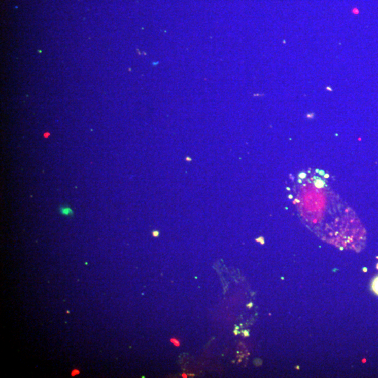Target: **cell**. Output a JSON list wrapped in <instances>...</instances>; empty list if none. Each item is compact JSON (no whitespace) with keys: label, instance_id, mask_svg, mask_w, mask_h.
Instances as JSON below:
<instances>
[{"label":"cell","instance_id":"cell-1","mask_svg":"<svg viewBox=\"0 0 378 378\" xmlns=\"http://www.w3.org/2000/svg\"><path fill=\"white\" fill-rule=\"evenodd\" d=\"M291 198L302 219L318 230L333 229L335 235L348 233L347 228L357 226L355 213L327 184L313 173L298 175ZM325 231V232H326Z\"/></svg>","mask_w":378,"mask_h":378},{"label":"cell","instance_id":"cell-2","mask_svg":"<svg viewBox=\"0 0 378 378\" xmlns=\"http://www.w3.org/2000/svg\"><path fill=\"white\" fill-rule=\"evenodd\" d=\"M59 210H60V213H61L62 215L67 216V217H69V216H72L73 215V210H72L71 208H69V207L60 206V209Z\"/></svg>","mask_w":378,"mask_h":378},{"label":"cell","instance_id":"cell-3","mask_svg":"<svg viewBox=\"0 0 378 378\" xmlns=\"http://www.w3.org/2000/svg\"><path fill=\"white\" fill-rule=\"evenodd\" d=\"M372 288L374 292L378 295V276L373 280V282H372Z\"/></svg>","mask_w":378,"mask_h":378},{"label":"cell","instance_id":"cell-4","mask_svg":"<svg viewBox=\"0 0 378 378\" xmlns=\"http://www.w3.org/2000/svg\"><path fill=\"white\" fill-rule=\"evenodd\" d=\"M171 342H173V344H175L176 346H180V343H179V341L177 340H175V339H173V340H171Z\"/></svg>","mask_w":378,"mask_h":378},{"label":"cell","instance_id":"cell-5","mask_svg":"<svg viewBox=\"0 0 378 378\" xmlns=\"http://www.w3.org/2000/svg\"><path fill=\"white\" fill-rule=\"evenodd\" d=\"M153 235H154V237H157V236L159 235V233H158V231H154V233H153Z\"/></svg>","mask_w":378,"mask_h":378}]
</instances>
